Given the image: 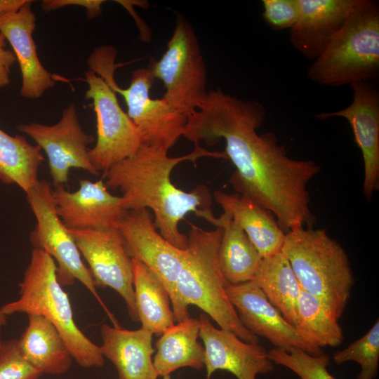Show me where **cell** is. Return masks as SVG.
Returning a JSON list of instances; mask_svg holds the SVG:
<instances>
[{
	"mask_svg": "<svg viewBox=\"0 0 379 379\" xmlns=\"http://www.w3.org/2000/svg\"><path fill=\"white\" fill-rule=\"evenodd\" d=\"M266 116L258 101L211 90L187 117L182 136L194 145L212 146L223 139L225 154L236 168L230 182L237 193L270 211L283 230L313 227L307 184L321 166L290 157L274 133L258 135Z\"/></svg>",
	"mask_w": 379,
	"mask_h": 379,
	"instance_id": "6da1fadb",
	"label": "cell"
},
{
	"mask_svg": "<svg viewBox=\"0 0 379 379\" xmlns=\"http://www.w3.org/2000/svg\"><path fill=\"white\" fill-rule=\"evenodd\" d=\"M203 157L227 159L225 153L208 151L200 145H195L187 154L171 157L168 152L142 143L134 154L103 173L104 183L108 189L121 192L127 211L149 208L159 234L174 246L185 250L188 239L180 232L179 223L188 213L199 217L202 212L212 210V196L204 185L189 192L175 187L171 174L180 163L195 164Z\"/></svg>",
	"mask_w": 379,
	"mask_h": 379,
	"instance_id": "7a4b0ae2",
	"label": "cell"
},
{
	"mask_svg": "<svg viewBox=\"0 0 379 379\" xmlns=\"http://www.w3.org/2000/svg\"><path fill=\"white\" fill-rule=\"evenodd\" d=\"M222 230H205L192 224L182 266L176 283L178 307L175 321L188 317L189 305H195L215 321L221 329L229 331L245 342L258 343V336L241 323L226 292L229 284L218 262V248Z\"/></svg>",
	"mask_w": 379,
	"mask_h": 379,
	"instance_id": "3957f363",
	"label": "cell"
},
{
	"mask_svg": "<svg viewBox=\"0 0 379 379\" xmlns=\"http://www.w3.org/2000/svg\"><path fill=\"white\" fill-rule=\"evenodd\" d=\"M19 287V298L0 307L5 315L20 313L44 317L58 330L73 359L80 366H104L100 346L76 324L69 296L57 277L55 262L48 253L33 248Z\"/></svg>",
	"mask_w": 379,
	"mask_h": 379,
	"instance_id": "277c9868",
	"label": "cell"
},
{
	"mask_svg": "<svg viewBox=\"0 0 379 379\" xmlns=\"http://www.w3.org/2000/svg\"><path fill=\"white\" fill-rule=\"evenodd\" d=\"M281 253L300 287L323 302L339 319L354 284L343 247L324 229L299 227L286 233Z\"/></svg>",
	"mask_w": 379,
	"mask_h": 379,
	"instance_id": "5b68a950",
	"label": "cell"
},
{
	"mask_svg": "<svg viewBox=\"0 0 379 379\" xmlns=\"http://www.w3.org/2000/svg\"><path fill=\"white\" fill-rule=\"evenodd\" d=\"M379 74V4L364 0L307 70L313 82L339 87Z\"/></svg>",
	"mask_w": 379,
	"mask_h": 379,
	"instance_id": "8992f818",
	"label": "cell"
},
{
	"mask_svg": "<svg viewBox=\"0 0 379 379\" xmlns=\"http://www.w3.org/2000/svg\"><path fill=\"white\" fill-rule=\"evenodd\" d=\"M117 52L111 48L95 50L88 59L90 70L101 77L124 99L127 114L138 129L142 144L166 152L182 136L187 117L163 97L152 98L150 89L155 80L149 68L133 71L128 88H120L114 79Z\"/></svg>",
	"mask_w": 379,
	"mask_h": 379,
	"instance_id": "52a82bcc",
	"label": "cell"
},
{
	"mask_svg": "<svg viewBox=\"0 0 379 379\" xmlns=\"http://www.w3.org/2000/svg\"><path fill=\"white\" fill-rule=\"evenodd\" d=\"M166 49L148 68L165 88L164 98L178 112L188 117L196 111L208 91L207 70L195 31L180 14Z\"/></svg>",
	"mask_w": 379,
	"mask_h": 379,
	"instance_id": "ba28073f",
	"label": "cell"
},
{
	"mask_svg": "<svg viewBox=\"0 0 379 379\" xmlns=\"http://www.w3.org/2000/svg\"><path fill=\"white\" fill-rule=\"evenodd\" d=\"M52 190L49 182L39 180L26 193L36 219L35 227L30 234V243L34 248L45 251L54 260L57 277L62 286H72L76 280L80 281L102 307L113 326H119L100 298L72 236L57 213Z\"/></svg>",
	"mask_w": 379,
	"mask_h": 379,
	"instance_id": "9c48e42d",
	"label": "cell"
},
{
	"mask_svg": "<svg viewBox=\"0 0 379 379\" xmlns=\"http://www.w3.org/2000/svg\"><path fill=\"white\" fill-rule=\"evenodd\" d=\"M88 86L85 98L91 100L96 117V142L88 149L94 168L106 172L118 162L132 156L142 143L141 135L119 105L116 92L91 70L85 72Z\"/></svg>",
	"mask_w": 379,
	"mask_h": 379,
	"instance_id": "30bf717a",
	"label": "cell"
},
{
	"mask_svg": "<svg viewBox=\"0 0 379 379\" xmlns=\"http://www.w3.org/2000/svg\"><path fill=\"white\" fill-rule=\"evenodd\" d=\"M96 287H109L125 301L128 315L139 321L136 310L132 260L118 228L69 230Z\"/></svg>",
	"mask_w": 379,
	"mask_h": 379,
	"instance_id": "8fae6325",
	"label": "cell"
},
{
	"mask_svg": "<svg viewBox=\"0 0 379 379\" xmlns=\"http://www.w3.org/2000/svg\"><path fill=\"white\" fill-rule=\"evenodd\" d=\"M18 130L31 138L46 153L50 174L55 187L67 184L71 168H80L98 175L88 157L91 135L81 128L75 104H69L55 124H21Z\"/></svg>",
	"mask_w": 379,
	"mask_h": 379,
	"instance_id": "7c38bea8",
	"label": "cell"
},
{
	"mask_svg": "<svg viewBox=\"0 0 379 379\" xmlns=\"http://www.w3.org/2000/svg\"><path fill=\"white\" fill-rule=\"evenodd\" d=\"M118 229L131 258L145 265L166 287L174 314L178 307L176 283L185 250L174 246L159 234L148 209L127 211Z\"/></svg>",
	"mask_w": 379,
	"mask_h": 379,
	"instance_id": "4fadbf2b",
	"label": "cell"
},
{
	"mask_svg": "<svg viewBox=\"0 0 379 379\" xmlns=\"http://www.w3.org/2000/svg\"><path fill=\"white\" fill-rule=\"evenodd\" d=\"M226 292L241 323L252 334L267 338L275 347H297L314 356L323 354L302 339L253 281L229 284Z\"/></svg>",
	"mask_w": 379,
	"mask_h": 379,
	"instance_id": "5bb4252c",
	"label": "cell"
},
{
	"mask_svg": "<svg viewBox=\"0 0 379 379\" xmlns=\"http://www.w3.org/2000/svg\"><path fill=\"white\" fill-rule=\"evenodd\" d=\"M199 337L205 350L206 379L218 370L226 371L237 379H256L259 374L274 371L275 364L258 343L242 340L229 331L212 325L208 314L199 315Z\"/></svg>",
	"mask_w": 379,
	"mask_h": 379,
	"instance_id": "9a60e30c",
	"label": "cell"
},
{
	"mask_svg": "<svg viewBox=\"0 0 379 379\" xmlns=\"http://www.w3.org/2000/svg\"><path fill=\"white\" fill-rule=\"evenodd\" d=\"M350 105L332 112L315 114L319 119L341 117L350 124L364 162L363 193L367 199L379 189V92L366 82L350 85Z\"/></svg>",
	"mask_w": 379,
	"mask_h": 379,
	"instance_id": "2e32d148",
	"label": "cell"
},
{
	"mask_svg": "<svg viewBox=\"0 0 379 379\" xmlns=\"http://www.w3.org/2000/svg\"><path fill=\"white\" fill-rule=\"evenodd\" d=\"M58 216L69 230L118 228L127 211L121 197L111 194L102 180H80L75 192L52 190Z\"/></svg>",
	"mask_w": 379,
	"mask_h": 379,
	"instance_id": "e0dca14e",
	"label": "cell"
},
{
	"mask_svg": "<svg viewBox=\"0 0 379 379\" xmlns=\"http://www.w3.org/2000/svg\"><path fill=\"white\" fill-rule=\"evenodd\" d=\"M364 0H299L300 13L290 29L293 47L313 61L342 29Z\"/></svg>",
	"mask_w": 379,
	"mask_h": 379,
	"instance_id": "ac0fdd59",
	"label": "cell"
},
{
	"mask_svg": "<svg viewBox=\"0 0 379 379\" xmlns=\"http://www.w3.org/2000/svg\"><path fill=\"white\" fill-rule=\"evenodd\" d=\"M32 2L28 0L18 11L0 16V32L12 46L20 68V94L27 99L39 98L55 84L53 74L39 60L32 36L36 20Z\"/></svg>",
	"mask_w": 379,
	"mask_h": 379,
	"instance_id": "d6986e66",
	"label": "cell"
},
{
	"mask_svg": "<svg viewBox=\"0 0 379 379\" xmlns=\"http://www.w3.org/2000/svg\"><path fill=\"white\" fill-rule=\"evenodd\" d=\"M100 352L116 367L121 379H157L152 355L153 333L140 328L127 330L103 324Z\"/></svg>",
	"mask_w": 379,
	"mask_h": 379,
	"instance_id": "ffe728a7",
	"label": "cell"
},
{
	"mask_svg": "<svg viewBox=\"0 0 379 379\" xmlns=\"http://www.w3.org/2000/svg\"><path fill=\"white\" fill-rule=\"evenodd\" d=\"M213 197L224 213L244 231L262 258L281 251L286 233L270 211L237 192L216 190Z\"/></svg>",
	"mask_w": 379,
	"mask_h": 379,
	"instance_id": "44dd1931",
	"label": "cell"
},
{
	"mask_svg": "<svg viewBox=\"0 0 379 379\" xmlns=\"http://www.w3.org/2000/svg\"><path fill=\"white\" fill-rule=\"evenodd\" d=\"M201 218L222 230L218 248V262L222 274L229 284L253 280L262 258L244 231L223 212L218 218L213 211Z\"/></svg>",
	"mask_w": 379,
	"mask_h": 379,
	"instance_id": "7402d4cb",
	"label": "cell"
},
{
	"mask_svg": "<svg viewBox=\"0 0 379 379\" xmlns=\"http://www.w3.org/2000/svg\"><path fill=\"white\" fill-rule=\"evenodd\" d=\"M27 316L28 324L18 340L22 357L41 375L66 373L73 358L58 330L43 317Z\"/></svg>",
	"mask_w": 379,
	"mask_h": 379,
	"instance_id": "603a6c76",
	"label": "cell"
},
{
	"mask_svg": "<svg viewBox=\"0 0 379 379\" xmlns=\"http://www.w3.org/2000/svg\"><path fill=\"white\" fill-rule=\"evenodd\" d=\"M199 319L188 317L165 330L155 343L153 361L159 376L164 377L178 368L204 366L205 350L198 340Z\"/></svg>",
	"mask_w": 379,
	"mask_h": 379,
	"instance_id": "cb8c5ba5",
	"label": "cell"
},
{
	"mask_svg": "<svg viewBox=\"0 0 379 379\" xmlns=\"http://www.w3.org/2000/svg\"><path fill=\"white\" fill-rule=\"evenodd\" d=\"M135 306L142 328L161 335L175 324L170 295L160 279L145 265L131 258Z\"/></svg>",
	"mask_w": 379,
	"mask_h": 379,
	"instance_id": "d4e9b609",
	"label": "cell"
},
{
	"mask_svg": "<svg viewBox=\"0 0 379 379\" xmlns=\"http://www.w3.org/2000/svg\"><path fill=\"white\" fill-rule=\"evenodd\" d=\"M252 281L284 319L295 326L298 322V301L300 286L281 251L263 258Z\"/></svg>",
	"mask_w": 379,
	"mask_h": 379,
	"instance_id": "484cf974",
	"label": "cell"
},
{
	"mask_svg": "<svg viewBox=\"0 0 379 379\" xmlns=\"http://www.w3.org/2000/svg\"><path fill=\"white\" fill-rule=\"evenodd\" d=\"M44 157L41 147L30 144L22 135L12 136L0 128V180L15 184L25 194L39 180Z\"/></svg>",
	"mask_w": 379,
	"mask_h": 379,
	"instance_id": "4316f807",
	"label": "cell"
},
{
	"mask_svg": "<svg viewBox=\"0 0 379 379\" xmlns=\"http://www.w3.org/2000/svg\"><path fill=\"white\" fill-rule=\"evenodd\" d=\"M299 334L310 345L321 350L337 347L344 340L338 319L319 299L300 287L298 301Z\"/></svg>",
	"mask_w": 379,
	"mask_h": 379,
	"instance_id": "83f0119b",
	"label": "cell"
},
{
	"mask_svg": "<svg viewBox=\"0 0 379 379\" xmlns=\"http://www.w3.org/2000/svg\"><path fill=\"white\" fill-rule=\"evenodd\" d=\"M333 359L337 365L347 361L359 364L361 371L357 379H375L379 365V320L362 337L335 352Z\"/></svg>",
	"mask_w": 379,
	"mask_h": 379,
	"instance_id": "f1b7e54d",
	"label": "cell"
},
{
	"mask_svg": "<svg viewBox=\"0 0 379 379\" xmlns=\"http://www.w3.org/2000/svg\"><path fill=\"white\" fill-rule=\"evenodd\" d=\"M268 357L274 364L288 368L300 379H336L327 368L331 358L324 353L314 356L297 347L287 350L274 347Z\"/></svg>",
	"mask_w": 379,
	"mask_h": 379,
	"instance_id": "f546056e",
	"label": "cell"
},
{
	"mask_svg": "<svg viewBox=\"0 0 379 379\" xmlns=\"http://www.w3.org/2000/svg\"><path fill=\"white\" fill-rule=\"evenodd\" d=\"M41 373L22 357L17 339L2 340L0 345V379H39Z\"/></svg>",
	"mask_w": 379,
	"mask_h": 379,
	"instance_id": "4dcf8cb0",
	"label": "cell"
},
{
	"mask_svg": "<svg viewBox=\"0 0 379 379\" xmlns=\"http://www.w3.org/2000/svg\"><path fill=\"white\" fill-rule=\"evenodd\" d=\"M262 5L263 20L275 31L291 29L300 16L299 0H262Z\"/></svg>",
	"mask_w": 379,
	"mask_h": 379,
	"instance_id": "1f68e13d",
	"label": "cell"
},
{
	"mask_svg": "<svg viewBox=\"0 0 379 379\" xmlns=\"http://www.w3.org/2000/svg\"><path fill=\"white\" fill-rule=\"evenodd\" d=\"M103 2V0H44L41 7L49 12L67 6H79L85 8L88 19H93L100 14Z\"/></svg>",
	"mask_w": 379,
	"mask_h": 379,
	"instance_id": "d6a6232c",
	"label": "cell"
},
{
	"mask_svg": "<svg viewBox=\"0 0 379 379\" xmlns=\"http://www.w3.org/2000/svg\"><path fill=\"white\" fill-rule=\"evenodd\" d=\"M6 39L0 32V90L11 82V68L15 62L14 53L6 48Z\"/></svg>",
	"mask_w": 379,
	"mask_h": 379,
	"instance_id": "836d02e7",
	"label": "cell"
},
{
	"mask_svg": "<svg viewBox=\"0 0 379 379\" xmlns=\"http://www.w3.org/2000/svg\"><path fill=\"white\" fill-rule=\"evenodd\" d=\"M28 0H0V16L18 11Z\"/></svg>",
	"mask_w": 379,
	"mask_h": 379,
	"instance_id": "e575fe53",
	"label": "cell"
},
{
	"mask_svg": "<svg viewBox=\"0 0 379 379\" xmlns=\"http://www.w3.org/2000/svg\"><path fill=\"white\" fill-rule=\"evenodd\" d=\"M6 319H7V316L5 315L0 310V345L2 342V340L1 338V331L2 330V327L5 326L6 324Z\"/></svg>",
	"mask_w": 379,
	"mask_h": 379,
	"instance_id": "d590c367",
	"label": "cell"
},
{
	"mask_svg": "<svg viewBox=\"0 0 379 379\" xmlns=\"http://www.w3.org/2000/svg\"><path fill=\"white\" fill-rule=\"evenodd\" d=\"M162 379H171V375H167L162 377Z\"/></svg>",
	"mask_w": 379,
	"mask_h": 379,
	"instance_id": "8d00e7d4",
	"label": "cell"
},
{
	"mask_svg": "<svg viewBox=\"0 0 379 379\" xmlns=\"http://www.w3.org/2000/svg\"><path fill=\"white\" fill-rule=\"evenodd\" d=\"M118 379H121V378H118Z\"/></svg>",
	"mask_w": 379,
	"mask_h": 379,
	"instance_id": "74e56055",
	"label": "cell"
}]
</instances>
